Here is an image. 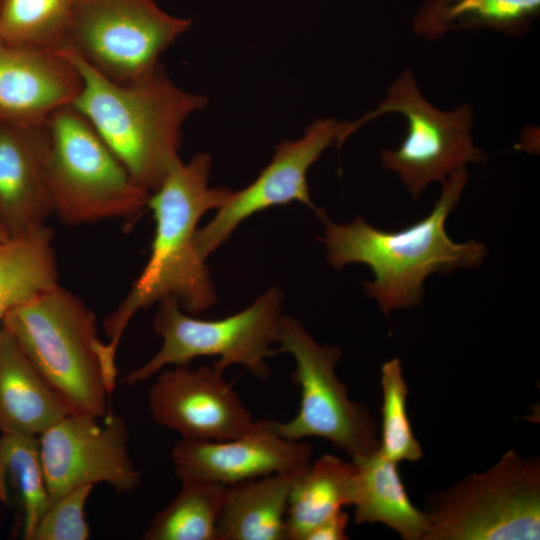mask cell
I'll return each instance as SVG.
<instances>
[{
	"label": "cell",
	"instance_id": "cell-21",
	"mask_svg": "<svg viewBox=\"0 0 540 540\" xmlns=\"http://www.w3.org/2000/svg\"><path fill=\"white\" fill-rule=\"evenodd\" d=\"M356 466L325 454L296 473L288 499L287 540H306L325 519L351 505Z\"/></svg>",
	"mask_w": 540,
	"mask_h": 540
},
{
	"label": "cell",
	"instance_id": "cell-13",
	"mask_svg": "<svg viewBox=\"0 0 540 540\" xmlns=\"http://www.w3.org/2000/svg\"><path fill=\"white\" fill-rule=\"evenodd\" d=\"M148 390L154 422L183 439L222 441L255 431V420L223 372L212 366L162 369Z\"/></svg>",
	"mask_w": 540,
	"mask_h": 540
},
{
	"label": "cell",
	"instance_id": "cell-17",
	"mask_svg": "<svg viewBox=\"0 0 540 540\" xmlns=\"http://www.w3.org/2000/svg\"><path fill=\"white\" fill-rule=\"evenodd\" d=\"M68 412L15 337L0 330V433L40 436Z\"/></svg>",
	"mask_w": 540,
	"mask_h": 540
},
{
	"label": "cell",
	"instance_id": "cell-10",
	"mask_svg": "<svg viewBox=\"0 0 540 540\" xmlns=\"http://www.w3.org/2000/svg\"><path fill=\"white\" fill-rule=\"evenodd\" d=\"M191 23L154 0H74L66 47L105 77L127 83L155 71Z\"/></svg>",
	"mask_w": 540,
	"mask_h": 540
},
{
	"label": "cell",
	"instance_id": "cell-24",
	"mask_svg": "<svg viewBox=\"0 0 540 540\" xmlns=\"http://www.w3.org/2000/svg\"><path fill=\"white\" fill-rule=\"evenodd\" d=\"M176 497L143 532L145 540H216L226 485L180 480Z\"/></svg>",
	"mask_w": 540,
	"mask_h": 540
},
{
	"label": "cell",
	"instance_id": "cell-28",
	"mask_svg": "<svg viewBox=\"0 0 540 540\" xmlns=\"http://www.w3.org/2000/svg\"><path fill=\"white\" fill-rule=\"evenodd\" d=\"M348 523L349 516L342 509L312 529L306 540H346Z\"/></svg>",
	"mask_w": 540,
	"mask_h": 540
},
{
	"label": "cell",
	"instance_id": "cell-29",
	"mask_svg": "<svg viewBox=\"0 0 540 540\" xmlns=\"http://www.w3.org/2000/svg\"><path fill=\"white\" fill-rule=\"evenodd\" d=\"M7 237V234L0 228V241L6 239Z\"/></svg>",
	"mask_w": 540,
	"mask_h": 540
},
{
	"label": "cell",
	"instance_id": "cell-27",
	"mask_svg": "<svg viewBox=\"0 0 540 540\" xmlns=\"http://www.w3.org/2000/svg\"><path fill=\"white\" fill-rule=\"evenodd\" d=\"M93 485L76 487L52 499L32 540H87L90 528L85 507Z\"/></svg>",
	"mask_w": 540,
	"mask_h": 540
},
{
	"label": "cell",
	"instance_id": "cell-3",
	"mask_svg": "<svg viewBox=\"0 0 540 540\" xmlns=\"http://www.w3.org/2000/svg\"><path fill=\"white\" fill-rule=\"evenodd\" d=\"M60 52L78 69L82 86L71 106L81 113L148 193L181 161L182 126L208 99L176 86L161 65L127 83L115 82L68 47Z\"/></svg>",
	"mask_w": 540,
	"mask_h": 540
},
{
	"label": "cell",
	"instance_id": "cell-2",
	"mask_svg": "<svg viewBox=\"0 0 540 540\" xmlns=\"http://www.w3.org/2000/svg\"><path fill=\"white\" fill-rule=\"evenodd\" d=\"M467 178L466 168L451 174L428 215L403 229L382 230L362 217L343 224L324 219L320 240L328 264L336 270L354 263L367 265L373 279L364 281L363 288L386 316L419 305L431 274L478 267L488 254L479 241L455 242L446 231V221L460 202Z\"/></svg>",
	"mask_w": 540,
	"mask_h": 540
},
{
	"label": "cell",
	"instance_id": "cell-8",
	"mask_svg": "<svg viewBox=\"0 0 540 540\" xmlns=\"http://www.w3.org/2000/svg\"><path fill=\"white\" fill-rule=\"evenodd\" d=\"M388 113L403 115L407 131L399 147L381 150V162L385 169L399 176L414 199L429 184L443 183L467 164L486 158L473 141V108L463 104L452 111L437 109L422 95L408 69L394 80L374 110L348 124L346 138L365 123Z\"/></svg>",
	"mask_w": 540,
	"mask_h": 540
},
{
	"label": "cell",
	"instance_id": "cell-22",
	"mask_svg": "<svg viewBox=\"0 0 540 540\" xmlns=\"http://www.w3.org/2000/svg\"><path fill=\"white\" fill-rule=\"evenodd\" d=\"M12 489L22 512V538L32 540L51 503L37 436L0 433V501L9 503Z\"/></svg>",
	"mask_w": 540,
	"mask_h": 540
},
{
	"label": "cell",
	"instance_id": "cell-9",
	"mask_svg": "<svg viewBox=\"0 0 540 540\" xmlns=\"http://www.w3.org/2000/svg\"><path fill=\"white\" fill-rule=\"evenodd\" d=\"M278 344V352L295 361L290 378L300 388V405L291 420L274 421V430L293 441L324 438L352 458L374 453L379 448L375 419L367 407L348 397V387L335 372L341 349L319 344L288 316L281 317Z\"/></svg>",
	"mask_w": 540,
	"mask_h": 540
},
{
	"label": "cell",
	"instance_id": "cell-23",
	"mask_svg": "<svg viewBox=\"0 0 540 540\" xmlns=\"http://www.w3.org/2000/svg\"><path fill=\"white\" fill-rule=\"evenodd\" d=\"M540 12V0H428L417 12V33L434 38L452 28L517 31Z\"/></svg>",
	"mask_w": 540,
	"mask_h": 540
},
{
	"label": "cell",
	"instance_id": "cell-1",
	"mask_svg": "<svg viewBox=\"0 0 540 540\" xmlns=\"http://www.w3.org/2000/svg\"><path fill=\"white\" fill-rule=\"evenodd\" d=\"M211 156L201 152L179 161L150 194L148 209L155 221L149 259L121 303L103 321L109 337L108 358L116 361L120 340L135 314L165 298L197 315L216 302L210 273L197 248V225L208 211L221 207L232 190L208 184Z\"/></svg>",
	"mask_w": 540,
	"mask_h": 540
},
{
	"label": "cell",
	"instance_id": "cell-5",
	"mask_svg": "<svg viewBox=\"0 0 540 540\" xmlns=\"http://www.w3.org/2000/svg\"><path fill=\"white\" fill-rule=\"evenodd\" d=\"M49 149L45 181L52 213L76 226L106 219L133 220L148 209L150 193L140 187L71 105L46 121Z\"/></svg>",
	"mask_w": 540,
	"mask_h": 540
},
{
	"label": "cell",
	"instance_id": "cell-30",
	"mask_svg": "<svg viewBox=\"0 0 540 540\" xmlns=\"http://www.w3.org/2000/svg\"><path fill=\"white\" fill-rule=\"evenodd\" d=\"M0 2H1V0H0Z\"/></svg>",
	"mask_w": 540,
	"mask_h": 540
},
{
	"label": "cell",
	"instance_id": "cell-14",
	"mask_svg": "<svg viewBox=\"0 0 540 540\" xmlns=\"http://www.w3.org/2000/svg\"><path fill=\"white\" fill-rule=\"evenodd\" d=\"M274 421L244 436L222 441L179 440L171 460L179 480H200L223 485L272 474L295 473L311 462L312 445L293 441L274 430Z\"/></svg>",
	"mask_w": 540,
	"mask_h": 540
},
{
	"label": "cell",
	"instance_id": "cell-26",
	"mask_svg": "<svg viewBox=\"0 0 540 540\" xmlns=\"http://www.w3.org/2000/svg\"><path fill=\"white\" fill-rule=\"evenodd\" d=\"M382 415L378 451L387 459L416 462L423 452L407 414L409 390L400 361L393 358L381 367Z\"/></svg>",
	"mask_w": 540,
	"mask_h": 540
},
{
	"label": "cell",
	"instance_id": "cell-15",
	"mask_svg": "<svg viewBox=\"0 0 540 540\" xmlns=\"http://www.w3.org/2000/svg\"><path fill=\"white\" fill-rule=\"evenodd\" d=\"M82 86L78 69L60 51L18 46L0 36V118L45 123L71 105Z\"/></svg>",
	"mask_w": 540,
	"mask_h": 540
},
{
	"label": "cell",
	"instance_id": "cell-12",
	"mask_svg": "<svg viewBox=\"0 0 540 540\" xmlns=\"http://www.w3.org/2000/svg\"><path fill=\"white\" fill-rule=\"evenodd\" d=\"M128 437L125 419L110 413L103 418L67 414L51 425L38 436L51 500L98 483L120 493L135 490L141 475L130 458Z\"/></svg>",
	"mask_w": 540,
	"mask_h": 540
},
{
	"label": "cell",
	"instance_id": "cell-16",
	"mask_svg": "<svg viewBox=\"0 0 540 540\" xmlns=\"http://www.w3.org/2000/svg\"><path fill=\"white\" fill-rule=\"evenodd\" d=\"M0 126V228L18 236L53 215L45 181L49 149L46 122Z\"/></svg>",
	"mask_w": 540,
	"mask_h": 540
},
{
	"label": "cell",
	"instance_id": "cell-7",
	"mask_svg": "<svg viewBox=\"0 0 540 540\" xmlns=\"http://www.w3.org/2000/svg\"><path fill=\"white\" fill-rule=\"evenodd\" d=\"M283 298L282 292L272 287L242 311L216 320L193 317L181 309L175 298L161 300L157 303L153 329L162 345L122 382L133 386L167 366L189 365L203 356H215L213 366L222 372L241 365L256 377L268 378L266 359L278 353L272 346L278 343Z\"/></svg>",
	"mask_w": 540,
	"mask_h": 540
},
{
	"label": "cell",
	"instance_id": "cell-18",
	"mask_svg": "<svg viewBox=\"0 0 540 540\" xmlns=\"http://www.w3.org/2000/svg\"><path fill=\"white\" fill-rule=\"evenodd\" d=\"M356 466L351 505L354 521L381 523L405 540H424L429 527L425 511L411 502L396 462L378 449L352 458Z\"/></svg>",
	"mask_w": 540,
	"mask_h": 540
},
{
	"label": "cell",
	"instance_id": "cell-6",
	"mask_svg": "<svg viewBox=\"0 0 540 540\" xmlns=\"http://www.w3.org/2000/svg\"><path fill=\"white\" fill-rule=\"evenodd\" d=\"M424 540H535L540 537V462L505 452L430 498Z\"/></svg>",
	"mask_w": 540,
	"mask_h": 540
},
{
	"label": "cell",
	"instance_id": "cell-4",
	"mask_svg": "<svg viewBox=\"0 0 540 540\" xmlns=\"http://www.w3.org/2000/svg\"><path fill=\"white\" fill-rule=\"evenodd\" d=\"M2 327L17 340L68 414L103 418L111 392L93 310L61 286L10 311Z\"/></svg>",
	"mask_w": 540,
	"mask_h": 540
},
{
	"label": "cell",
	"instance_id": "cell-19",
	"mask_svg": "<svg viewBox=\"0 0 540 540\" xmlns=\"http://www.w3.org/2000/svg\"><path fill=\"white\" fill-rule=\"evenodd\" d=\"M296 473L226 485L216 540H287L288 499Z\"/></svg>",
	"mask_w": 540,
	"mask_h": 540
},
{
	"label": "cell",
	"instance_id": "cell-11",
	"mask_svg": "<svg viewBox=\"0 0 540 540\" xmlns=\"http://www.w3.org/2000/svg\"><path fill=\"white\" fill-rule=\"evenodd\" d=\"M348 124L319 118L306 127L300 138L281 141L257 178L244 189L232 191L213 219L197 230L200 255L207 259L245 219L274 206L300 202L320 219H326V214L311 200L307 173L328 147L334 144L341 147Z\"/></svg>",
	"mask_w": 540,
	"mask_h": 540
},
{
	"label": "cell",
	"instance_id": "cell-20",
	"mask_svg": "<svg viewBox=\"0 0 540 540\" xmlns=\"http://www.w3.org/2000/svg\"><path fill=\"white\" fill-rule=\"evenodd\" d=\"M59 286L50 227L45 224L0 241V330L10 311Z\"/></svg>",
	"mask_w": 540,
	"mask_h": 540
},
{
	"label": "cell",
	"instance_id": "cell-25",
	"mask_svg": "<svg viewBox=\"0 0 540 540\" xmlns=\"http://www.w3.org/2000/svg\"><path fill=\"white\" fill-rule=\"evenodd\" d=\"M74 0H1L0 36L18 46L58 52L69 42Z\"/></svg>",
	"mask_w": 540,
	"mask_h": 540
}]
</instances>
